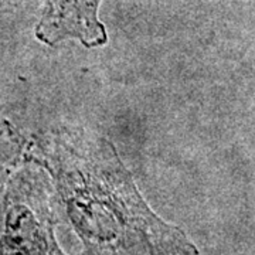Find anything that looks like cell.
Listing matches in <instances>:
<instances>
[{
	"label": "cell",
	"mask_w": 255,
	"mask_h": 255,
	"mask_svg": "<svg viewBox=\"0 0 255 255\" xmlns=\"http://www.w3.org/2000/svg\"><path fill=\"white\" fill-rule=\"evenodd\" d=\"M30 157L50 174L60 217L81 238L84 255L199 254L146 204L107 139L54 130Z\"/></svg>",
	"instance_id": "obj_1"
},
{
	"label": "cell",
	"mask_w": 255,
	"mask_h": 255,
	"mask_svg": "<svg viewBox=\"0 0 255 255\" xmlns=\"http://www.w3.org/2000/svg\"><path fill=\"white\" fill-rule=\"evenodd\" d=\"M58 219L50 174L21 164L0 197V255H67L55 238Z\"/></svg>",
	"instance_id": "obj_2"
},
{
	"label": "cell",
	"mask_w": 255,
	"mask_h": 255,
	"mask_svg": "<svg viewBox=\"0 0 255 255\" xmlns=\"http://www.w3.org/2000/svg\"><path fill=\"white\" fill-rule=\"evenodd\" d=\"M102 0H44L36 26L37 38L48 46L77 40L88 48L108 40L100 20Z\"/></svg>",
	"instance_id": "obj_3"
},
{
	"label": "cell",
	"mask_w": 255,
	"mask_h": 255,
	"mask_svg": "<svg viewBox=\"0 0 255 255\" xmlns=\"http://www.w3.org/2000/svg\"><path fill=\"white\" fill-rule=\"evenodd\" d=\"M26 142L7 121H0V197L13 173L26 157Z\"/></svg>",
	"instance_id": "obj_4"
},
{
	"label": "cell",
	"mask_w": 255,
	"mask_h": 255,
	"mask_svg": "<svg viewBox=\"0 0 255 255\" xmlns=\"http://www.w3.org/2000/svg\"><path fill=\"white\" fill-rule=\"evenodd\" d=\"M28 0H0V16L14 13L23 6H26Z\"/></svg>",
	"instance_id": "obj_5"
}]
</instances>
